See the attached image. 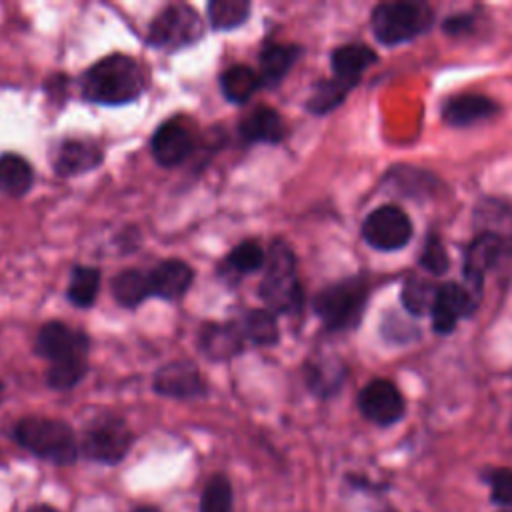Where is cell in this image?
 <instances>
[{"label": "cell", "instance_id": "6da1fadb", "mask_svg": "<svg viewBox=\"0 0 512 512\" xmlns=\"http://www.w3.org/2000/svg\"><path fill=\"white\" fill-rule=\"evenodd\" d=\"M146 72L126 54H110L90 66L80 80L82 96L96 104H128L146 90Z\"/></svg>", "mask_w": 512, "mask_h": 512}, {"label": "cell", "instance_id": "7a4b0ae2", "mask_svg": "<svg viewBox=\"0 0 512 512\" xmlns=\"http://www.w3.org/2000/svg\"><path fill=\"white\" fill-rule=\"evenodd\" d=\"M260 282V298L274 312H294L302 304V288L296 276V258L282 240L272 242Z\"/></svg>", "mask_w": 512, "mask_h": 512}, {"label": "cell", "instance_id": "3957f363", "mask_svg": "<svg viewBox=\"0 0 512 512\" xmlns=\"http://www.w3.org/2000/svg\"><path fill=\"white\" fill-rule=\"evenodd\" d=\"M14 438L28 452L54 464H72L78 456V444L72 428L54 418L30 416L16 424Z\"/></svg>", "mask_w": 512, "mask_h": 512}, {"label": "cell", "instance_id": "277c9868", "mask_svg": "<svg viewBox=\"0 0 512 512\" xmlns=\"http://www.w3.org/2000/svg\"><path fill=\"white\" fill-rule=\"evenodd\" d=\"M432 22V10L422 2H382L372 10L370 26L380 44L394 46L412 40Z\"/></svg>", "mask_w": 512, "mask_h": 512}, {"label": "cell", "instance_id": "5b68a950", "mask_svg": "<svg viewBox=\"0 0 512 512\" xmlns=\"http://www.w3.org/2000/svg\"><path fill=\"white\" fill-rule=\"evenodd\" d=\"M366 296L368 286L364 278H346L316 294L314 312L328 330H346L360 320Z\"/></svg>", "mask_w": 512, "mask_h": 512}, {"label": "cell", "instance_id": "8992f818", "mask_svg": "<svg viewBox=\"0 0 512 512\" xmlns=\"http://www.w3.org/2000/svg\"><path fill=\"white\" fill-rule=\"evenodd\" d=\"M204 36L200 14L188 4H170L156 14L148 28V42L160 50H180Z\"/></svg>", "mask_w": 512, "mask_h": 512}, {"label": "cell", "instance_id": "52a82bcc", "mask_svg": "<svg viewBox=\"0 0 512 512\" xmlns=\"http://www.w3.org/2000/svg\"><path fill=\"white\" fill-rule=\"evenodd\" d=\"M132 444V432L124 420L116 416H102L94 420L80 442V450L96 462L116 464L120 462Z\"/></svg>", "mask_w": 512, "mask_h": 512}, {"label": "cell", "instance_id": "ba28073f", "mask_svg": "<svg viewBox=\"0 0 512 512\" xmlns=\"http://www.w3.org/2000/svg\"><path fill=\"white\" fill-rule=\"evenodd\" d=\"M364 240L376 250H400L412 238V222L398 206H380L362 224Z\"/></svg>", "mask_w": 512, "mask_h": 512}, {"label": "cell", "instance_id": "9c48e42d", "mask_svg": "<svg viewBox=\"0 0 512 512\" xmlns=\"http://www.w3.org/2000/svg\"><path fill=\"white\" fill-rule=\"evenodd\" d=\"M194 128V122L182 114L162 122L150 140L156 162L162 166H178L188 160L196 148Z\"/></svg>", "mask_w": 512, "mask_h": 512}, {"label": "cell", "instance_id": "30bf717a", "mask_svg": "<svg viewBox=\"0 0 512 512\" xmlns=\"http://www.w3.org/2000/svg\"><path fill=\"white\" fill-rule=\"evenodd\" d=\"M504 252H506V240L500 236V232H494V230L482 232L466 246V252H464L466 290L476 302L480 298L486 272H490L498 264Z\"/></svg>", "mask_w": 512, "mask_h": 512}, {"label": "cell", "instance_id": "8fae6325", "mask_svg": "<svg viewBox=\"0 0 512 512\" xmlns=\"http://www.w3.org/2000/svg\"><path fill=\"white\" fill-rule=\"evenodd\" d=\"M88 350V336L82 330H76L58 320L44 324L36 336V352L52 360V364L86 360Z\"/></svg>", "mask_w": 512, "mask_h": 512}, {"label": "cell", "instance_id": "7c38bea8", "mask_svg": "<svg viewBox=\"0 0 512 512\" xmlns=\"http://www.w3.org/2000/svg\"><path fill=\"white\" fill-rule=\"evenodd\" d=\"M358 408L370 422L390 426L404 416V398L390 380L376 378L360 390Z\"/></svg>", "mask_w": 512, "mask_h": 512}, {"label": "cell", "instance_id": "4fadbf2b", "mask_svg": "<svg viewBox=\"0 0 512 512\" xmlns=\"http://www.w3.org/2000/svg\"><path fill=\"white\" fill-rule=\"evenodd\" d=\"M152 386L168 398H200L206 394V380L200 370L188 360H174L156 370Z\"/></svg>", "mask_w": 512, "mask_h": 512}, {"label": "cell", "instance_id": "5bb4252c", "mask_svg": "<svg viewBox=\"0 0 512 512\" xmlns=\"http://www.w3.org/2000/svg\"><path fill=\"white\" fill-rule=\"evenodd\" d=\"M476 300L470 296L466 286H460L456 282H448L438 286L434 306L430 310L432 314V326L440 334H448L454 330L456 322L462 316H468L476 308Z\"/></svg>", "mask_w": 512, "mask_h": 512}, {"label": "cell", "instance_id": "9a60e30c", "mask_svg": "<svg viewBox=\"0 0 512 512\" xmlns=\"http://www.w3.org/2000/svg\"><path fill=\"white\" fill-rule=\"evenodd\" d=\"M102 150L94 142L68 138L64 140L54 156V170L60 176H78L90 172L102 164Z\"/></svg>", "mask_w": 512, "mask_h": 512}, {"label": "cell", "instance_id": "2e32d148", "mask_svg": "<svg viewBox=\"0 0 512 512\" xmlns=\"http://www.w3.org/2000/svg\"><path fill=\"white\" fill-rule=\"evenodd\" d=\"M152 296L176 300L186 294L194 280V270L182 260H162L150 272Z\"/></svg>", "mask_w": 512, "mask_h": 512}, {"label": "cell", "instance_id": "e0dca14e", "mask_svg": "<svg viewBox=\"0 0 512 512\" xmlns=\"http://www.w3.org/2000/svg\"><path fill=\"white\" fill-rule=\"evenodd\" d=\"M198 346L210 360H228L244 348V334L234 324H204L198 332Z\"/></svg>", "mask_w": 512, "mask_h": 512}, {"label": "cell", "instance_id": "ac0fdd59", "mask_svg": "<svg viewBox=\"0 0 512 512\" xmlns=\"http://www.w3.org/2000/svg\"><path fill=\"white\" fill-rule=\"evenodd\" d=\"M238 132L242 142L246 144H254V142L278 144L284 138L286 128L280 114L274 108L258 106L240 120Z\"/></svg>", "mask_w": 512, "mask_h": 512}, {"label": "cell", "instance_id": "d6986e66", "mask_svg": "<svg viewBox=\"0 0 512 512\" xmlns=\"http://www.w3.org/2000/svg\"><path fill=\"white\" fill-rule=\"evenodd\" d=\"M498 110L496 102L482 94H460L450 98L442 108V118L450 126H470L494 116Z\"/></svg>", "mask_w": 512, "mask_h": 512}, {"label": "cell", "instance_id": "ffe728a7", "mask_svg": "<svg viewBox=\"0 0 512 512\" xmlns=\"http://www.w3.org/2000/svg\"><path fill=\"white\" fill-rule=\"evenodd\" d=\"M376 60V54L372 48L364 46V44H344L340 48H336L330 56L332 62V72L336 78L350 82V84H358L362 72Z\"/></svg>", "mask_w": 512, "mask_h": 512}, {"label": "cell", "instance_id": "44dd1931", "mask_svg": "<svg viewBox=\"0 0 512 512\" xmlns=\"http://www.w3.org/2000/svg\"><path fill=\"white\" fill-rule=\"evenodd\" d=\"M34 182L32 166L26 158L14 152L0 154V192L20 198L24 196Z\"/></svg>", "mask_w": 512, "mask_h": 512}, {"label": "cell", "instance_id": "7402d4cb", "mask_svg": "<svg viewBox=\"0 0 512 512\" xmlns=\"http://www.w3.org/2000/svg\"><path fill=\"white\" fill-rule=\"evenodd\" d=\"M300 48L294 44H266L260 52V80L266 86L278 84L292 68Z\"/></svg>", "mask_w": 512, "mask_h": 512}, {"label": "cell", "instance_id": "603a6c76", "mask_svg": "<svg viewBox=\"0 0 512 512\" xmlns=\"http://www.w3.org/2000/svg\"><path fill=\"white\" fill-rule=\"evenodd\" d=\"M112 296L120 306L134 308L152 296L150 276L142 270L130 268L112 278Z\"/></svg>", "mask_w": 512, "mask_h": 512}, {"label": "cell", "instance_id": "cb8c5ba5", "mask_svg": "<svg viewBox=\"0 0 512 512\" xmlns=\"http://www.w3.org/2000/svg\"><path fill=\"white\" fill-rule=\"evenodd\" d=\"M262 86L260 74L254 72L250 66L236 64L222 72L220 76V90L226 96V100L234 104H244L250 100V96Z\"/></svg>", "mask_w": 512, "mask_h": 512}, {"label": "cell", "instance_id": "d4e9b609", "mask_svg": "<svg viewBox=\"0 0 512 512\" xmlns=\"http://www.w3.org/2000/svg\"><path fill=\"white\" fill-rule=\"evenodd\" d=\"M100 288V270L94 266H74L70 272L68 300L78 308L94 304Z\"/></svg>", "mask_w": 512, "mask_h": 512}, {"label": "cell", "instance_id": "484cf974", "mask_svg": "<svg viewBox=\"0 0 512 512\" xmlns=\"http://www.w3.org/2000/svg\"><path fill=\"white\" fill-rule=\"evenodd\" d=\"M242 334L258 346H272L280 340V330L274 314L262 308L246 312L242 322Z\"/></svg>", "mask_w": 512, "mask_h": 512}, {"label": "cell", "instance_id": "4316f807", "mask_svg": "<svg viewBox=\"0 0 512 512\" xmlns=\"http://www.w3.org/2000/svg\"><path fill=\"white\" fill-rule=\"evenodd\" d=\"M354 84L350 82H344L336 76H332L330 80H322L316 84V88L312 90L308 102H306V108L308 112L312 114H326L330 112L332 108H336L344 98L346 94L350 92Z\"/></svg>", "mask_w": 512, "mask_h": 512}, {"label": "cell", "instance_id": "83f0119b", "mask_svg": "<svg viewBox=\"0 0 512 512\" xmlns=\"http://www.w3.org/2000/svg\"><path fill=\"white\" fill-rule=\"evenodd\" d=\"M250 14L248 0H210L208 18L214 30H232L246 22Z\"/></svg>", "mask_w": 512, "mask_h": 512}, {"label": "cell", "instance_id": "f1b7e54d", "mask_svg": "<svg viewBox=\"0 0 512 512\" xmlns=\"http://www.w3.org/2000/svg\"><path fill=\"white\" fill-rule=\"evenodd\" d=\"M436 292H438V288L434 284H430L428 280L410 278L402 288V304L410 314L420 316V314L432 310Z\"/></svg>", "mask_w": 512, "mask_h": 512}, {"label": "cell", "instance_id": "f546056e", "mask_svg": "<svg viewBox=\"0 0 512 512\" xmlns=\"http://www.w3.org/2000/svg\"><path fill=\"white\" fill-rule=\"evenodd\" d=\"M200 512H232V486L226 476L216 474L208 480L200 498Z\"/></svg>", "mask_w": 512, "mask_h": 512}, {"label": "cell", "instance_id": "4dcf8cb0", "mask_svg": "<svg viewBox=\"0 0 512 512\" xmlns=\"http://www.w3.org/2000/svg\"><path fill=\"white\" fill-rule=\"evenodd\" d=\"M264 262H266V254H264L262 246L258 242H252V240H246V242L238 244L228 254V264L236 272H242V274L260 270L264 266Z\"/></svg>", "mask_w": 512, "mask_h": 512}, {"label": "cell", "instance_id": "1f68e13d", "mask_svg": "<svg viewBox=\"0 0 512 512\" xmlns=\"http://www.w3.org/2000/svg\"><path fill=\"white\" fill-rule=\"evenodd\" d=\"M88 372V362L86 360H74V362H60L52 364V368L46 374L48 386L56 390H68L76 386Z\"/></svg>", "mask_w": 512, "mask_h": 512}, {"label": "cell", "instance_id": "d6a6232c", "mask_svg": "<svg viewBox=\"0 0 512 512\" xmlns=\"http://www.w3.org/2000/svg\"><path fill=\"white\" fill-rule=\"evenodd\" d=\"M484 480L490 486V500L498 506H512V470L492 468Z\"/></svg>", "mask_w": 512, "mask_h": 512}, {"label": "cell", "instance_id": "836d02e7", "mask_svg": "<svg viewBox=\"0 0 512 512\" xmlns=\"http://www.w3.org/2000/svg\"><path fill=\"white\" fill-rule=\"evenodd\" d=\"M420 266L424 270H428L430 274H436V276H440V274H444L448 270L450 260H448V254H446V250H444V246H442L438 236H430L426 240V246H424V250L420 254Z\"/></svg>", "mask_w": 512, "mask_h": 512}, {"label": "cell", "instance_id": "e575fe53", "mask_svg": "<svg viewBox=\"0 0 512 512\" xmlns=\"http://www.w3.org/2000/svg\"><path fill=\"white\" fill-rule=\"evenodd\" d=\"M470 26H472L470 14H456L444 22V32L446 34H464L470 30Z\"/></svg>", "mask_w": 512, "mask_h": 512}, {"label": "cell", "instance_id": "d590c367", "mask_svg": "<svg viewBox=\"0 0 512 512\" xmlns=\"http://www.w3.org/2000/svg\"><path fill=\"white\" fill-rule=\"evenodd\" d=\"M26 512H56V510H54V508H50V506L38 504V506H32V508H28Z\"/></svg>", "mask_w": 512, "mask_h": 512}, {"label": "cell", "instance_id": "8d00e7d4", "mask_svg": "<svg viewBox=\"0 0 512 512\" xmlns=\"http://www.w3.org/2000/svg\"><path fill=\"white\" fill-rule=\"evenodd\" d=\"M132 512H160V510H156V508H152V506H140V508H136V510H132Z\"/></svg>", "mask_w": 512, "mask_h": 512}, {"label": "cell", "instance_id": "74e56055", "mask_svg": "<svg viewBox=\"0 0 512 512\" xmlns=\"http://www.w3.org/2000/svg\"><path fill=\"white\" fill-rule=\"evenodd\" d=\"M2 396H4V382L0 380V400H2Z\"/></svg>", "mask_w": 512, "mask_h": 512}, {"label": "cell", "instance_id": "f35d334b", "mask_svg": "<svg viewBox=\"0 0 512 512\" xmlns=\"http://www.w3.org/2000/svg\"><path fill=\"white\" fill-rule=\"evenodd\" d=\"M380 512H398V510H394V508H384V510H380Z\"/></svg>", "mask_w": 512, "mask_h": 512}, {"label": "cell", "instance_id": "ab89813d", "mask_svg": "<svg viewBox=\"0 0 512 512\" xmlns=\"http://www.w3.org/2000/svg\"><path fill=\"white\" fill-rule=\"evenodd\" d=\"M506 512H508V510H506Z\"/></svg>", "mask_w": 512, "mask_h": 512}]
</instances>
